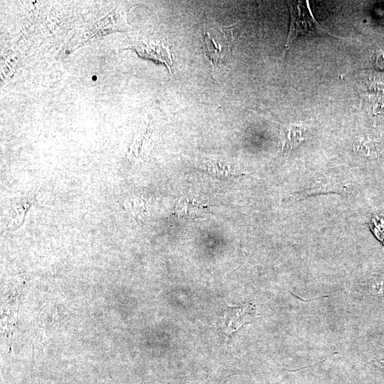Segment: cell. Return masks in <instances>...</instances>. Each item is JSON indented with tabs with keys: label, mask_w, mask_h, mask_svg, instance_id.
<instances>
[{
	"label": "cell",
	"mask_w": 384,
	"mask_h": 384,
	"mask_svg": "<svg viewBox=\"0 0 384 384\" xmlns=\"http://www.w3.org/2000/svg\"><path fill=\"white\" fill-rule=\"evenodd\" d=\"M203 35V50L213 70L222 68L231 58L233 44L232 31L208 18L204 21Z\"/></svg>",
	"instance_id": "6da1fadb"
},
{
	"label": "cell",
	"mask_w": 384,
	"mask_h": 384,
	"mask_svg": "<svg viewBox=\"0 0 384 384\" xmlns=\"http://www.w3.org/2000/svg\"><path fill=\"white\" fill-rule=\"evenodd\" d=\"M134 50L142 58L164 63L171 73L172 55L169 45L163 40H147L134 46Z\"/></svg>",
	"instance_id": "3957f363"
},
{
	"label": "cell",
	"mask_w": 384,
	"mask_h": 384,
	"mask_svg": "<svg viewBox=\"0 0 384 384\" xmlns=\"http://www.w3.org/2000/svg\"><path fill=\"white\" fill-rule=\"evenodd\" d=\"M204 206L193 198H182L175 207V214L178 218H194L204 210Z\"/></svg>",
	"instance_id": "8992f818"
},
{
	"label": "cell",
	"mask_w": 384,
	"mask_h": 384,
	"mask_svg": "<svg viewBox=\"0 0 384 384\" xmlns=\"http://www.w3.org/2000/svg\"><path fill=\"white\" fill-rule=\"evenodd\" d=\"M378 64L382 68H384V53H380L377 58Z\"/></svg>",
	"instance_id": "ba28073f"
},
{
	"label": "cell",
	"mask_w": 384,
	"mask_h": 384,
	"mask_svg": "<svg viewBox=\"0 0 384 384\" xmlns=\"http://www.w3.org/2000/svg\"><path fill=\"white\" fill-rule=\"evenodd\" d=\"M208 171L218 177H228L235 174L231 166L220 161H213L207 165Z\"/></svg>",
	"instance_id": "52a82bcc"
},
{
	"label": "cell",
	"mask_w": 384,
	"mask_h": 384,
	"mask_svg": "<svg viewBox=\"0 0 384 384\" xmlns=\"http://www.w3.org/2000/svg\"><path fill=\"white\" fill-rule=\"evenodd\" d=\"M255 313V306L247 304L241 307L230 308L225 312L222 326L227 334L237 330L250 321Z\"/></svg>",
	"instance_id": "5b68a950"
},
{
	"label": "cell",
	"mask_w": 384,
	"mask_h": 384,
	"mask_svg": "<svg viewBox=\"0 0 384 384\" xmlns=\"http://www.w3.org/2000/svg\"><path fill=\"white\" fill-rule=\"evenodd\" d=\"M290 12V26L285 45L287 50L291 43L299 36L326 33L336 37L316 21L309 1H288Z\"/></svg>",
	"instance_id": "7a4b0ae2"
},
{
	"label": "cell",
	"mask_w": 384,
	"mask_h": 384,
	"mask_svg": "<svg viewBox=\"0 0 384 384\" xmlns=\"http://www.w3.org/2000/svg\"><path fill=\"white\" fill-rule=\"evenodd\" d=\"M127 29L125 14L122 10H114L104 18L96 22L90 28L88 38L94 36L106 35L107 33Z\"/></svg>",
	"instance_id": "277c9868"
}]
</instances>
